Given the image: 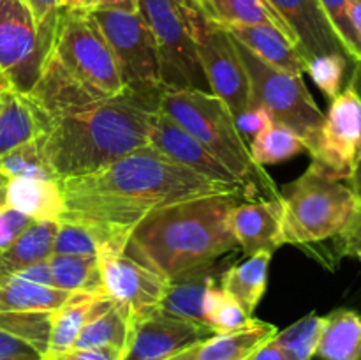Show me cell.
<instances>
[{
	"mask_svg": "<svg viewBox=\"0 0 361 360\" xmlns=\"http://www.w3.org/2000/svg\"><path fill=\"white\" fill-rule=\"evenodd\" d=\"M66 210L60 219L85 224L102 253H122L134 226L157 208L212 194H242L235 184L207 179L148 147L94 173L59 180Z\"/></svg>",
	"mask_w": 361,
	"mask_h": 360,
	"instance_id": "cell-1",
	"label": "cell"
},
{
	"mask_svg": "<svg viewBox=\"0 0 361 360\" xmlns=\"http://www.w3.org/2000/svg\"><path fill=\"white\" fill-rule=\"evenodd\" d=\"M161 94H120L53 116L37 136L59 180L88 175L148 147Z\"/></svg>",
	"mask_w": 361,
	"mask_h": 360,
	"instance_id": "cell-2",
	"label": "cell"
},
{
	"mask_svg": "<svg viewBox=\"0 0 361 360\" xmlns=\"http://www.w3.org/2000/svg\"><path fill=\"white\" fill-rule=\"evenodd\" d=\"M242 200V194H212L157 208L134 226L126 253L166 279L215 263L238 246L231 212Z\"/></svg>",
	"mask_w": 361,
	"mask_h": 360,
	"instance_id": "cell-3",
	"label": "cell"
},
{
	"mask_svg": "<svg viewBox=\"0 0 361 360\" xmlns=\"http://www.w3.org/2000/svg\"><path fill=\"white\" fill-rule=\"evenodd\" d=\"M286 244L314 247L334 242V260L353 256L361 233V203L341 180L307 169L282 187Z\"/></svg>",
	"mask_w": 361,
	"mask_h": 360,
	"instance_id": "cell-4",
	"label": "cell"
},
{
	"mask_svg": "<svg viewBox=\"0 0 361 360\" xmlns=\"http://www.w3.org/2000/svg\"><path fill=\"white\" fill-rule=\"evenodd\" d=\"M159 109L201 141L233 173L247 198H281L267 169L254 162L235 115L224 101L210 92L162 90Z\"/></svg>",
	"mask_w": 361,
	"mask_h": 360,
	"instance_id": "cell-5",
	"label": "cell"
},
{
	"mask_svg": "<svg viewBox=\"0 0 361 360\" xmlns=\"http://www.w3.org/2000/svg\"><path fill=\"white\" fill-rule=\"evenodd\" d=\"M46 62L94 101L123 90L115 55L90 11L60 9Z\"/></svg>",
	"mask_w": 361,
	"mask_h": 360,
	"instance_id": "cell-6",
	"label": "cell"
},
{
	"mask_svg": "<svg viewBox=\"0 0 361 360\" xmlns=\"http://www.w3.org/2000/svg\"><path fill=\"white\" fill-rule=\"evenodd\" d=\"M235 46L249 74L252 106H261L275 122L295 131L305 141L309 152L319 133L324 113L310 95L302 74L270 66L236 39Z\"/></svg>",
	"mask_w": 361,
	"mask_h": 360,
	"instance_id": "cell-7",
	"label": "cell"
},
{
	"mask_svg": "<svg viewBox=\"0 0 361 360\" xmlns=\"http://www.w3.org/2000/svg\"><path fill=\"white\" fill-rule=\"evenodd\" d=\"M190 7L192 0H140L141 16L157 41L164 90L210 92L197 56Z\"/></svg>",
	"mask_w": 361,
	"mask_h": 360,
	"instance_id": "cell-8",
	"label": "cell"
},
{
	"mask_svg": "<svg viewBox=\"0 0 361 360\" xmlns=\"http://www.w3.org/2000/svg\"><path fill=\"white\" fill-rule=\"evenodd\" d=\"M90 13L115 55L123 88L137 94H162L157 41L140 11L94 9Z\"/></svg>",
	"mask_w": 361,
	"mask_h": 360,
	"instance_id": "cell-9",
	"label": "cell"
},
{
	"mask_svg": "<svg viewBox=\"0 0 361 360\" xmlns=\"http://www.w3.org/2000/svg\"><path fill=\"white\" fill-rule=\"evenodd\" d=\"M190 20L197 56L210 92L224 101L235 119H238L252 108V97L249 74L236 49L235 39L222 25L197 9L194 2Z\"/></svg>",
	"mask_w": 361,
	"mask_h": 360,
	"instance_id": "cell-10",
	"label": "cell"
},
{
	"mask_svg": "<svg viewBox=\"0 0 361 360\" xmlns=\"http://www.w3.org/2000/svg\"><path fill=\"white\" fill-rule=\"evenodd\" d=\"M51 42L53 35L39 30L23 0H0V73L11 90L30 94Z\"/></svg>",
	"mask_w": 361,
	"mask_h": 360,
	"instance_id": "cell-11",
	"label": "cell"
},
{
	"mask_svg": "<svg viewBox=\"0 0 361 360\" xmlns=\"http://www.w3.org/2000/svg\"><path fill=\"white\" fill-rule=\"evenodd\" d=\"M309 154V168L319 175L353 179L361 157V97L351 83L331 101Z\"/></svg>",
	"mask_w": 361,
	"mask_h": 360,
	"instance_id": "cell-12",
	"label": "cell"
},
{
	"mask_svg": "<svg viewBox=\"0 0 361 360\" xmlns=\"http://www.w3.org/2000/svg\"><path fill=\"white\" fill-rule=\"evenodd\" d=\"M102 295L126 311L130 323L143 320L161 307L168 279L134 260L126 251L99 254Z\"/></svg>",
	"mask_w": 361,
	"mask_h": 360,
	"instance_id": "cell-13",
	"label": "cell"
},
{
	"mask_svg": "<svg viewBox=\"0 0 361 360\" xmlns=\"http://www.w3.org/2000/svg\"><path fill=\"white\" fill-rule=\"evenodd\" d=\"M212 335L214 332L204 325L171 316L159 309L133 325L122 360H168Z\"/></svg>",
	"mask_w": 361,
	"mask_h": 360,
	"instance_id": "cell-14",
	"label": "cell"
},
{
	"mask_svg": "<svg viewBox=\"0 0 361 360\" xmlns=\"http://www.w3.org/2000/svg\"><path fill=\"white\" fill-rule=\"evenodd\" d=\"M286 21L305 62L321 55L341 53L349 59L337 32L317 0H267ZM351 60V59H349Z\"/></svg>",
	"mask_w": 361,
	"mask_h": 360,
	"instance_id": "cell-15",
	"label": "cell"
},
{
	"mask_svg": "<svg viewBox=\"0 0 361 360\" xmlns=\"http://www.w3.org/2000/svg\"><path fill=\"white\" fill-rule=\"evenodd\" d=\"M231 229L245 256L286 246L284 205L275 200L240 201L231 212Z\"/></svg>",
	"mask_w": 361,
	"mask_h": 360,
	"instance_id": "cell-16",
	"label": "cell"
},
{
	"mask_svg": "<svg viewBox=\"0 0 361 360\" xmlns=\"http://www.w3.org/2000/svg\"><path fill=\"white\" fill-rule=\"evenodd\" d=\"M150 145L161 150L162 154L175 159L185 168L192 169V172L200 173L207 179L240 186L233 173L221 161H217V157L212 155L210 150L201 141H197L192 134L187 133L183 127H180L175 120L169 119L161 109L155 116Z\"/></svg>",
	"mask_w": 361,
	"mask_h": 360,
	"instance_id": "cell-17",
	"label": "cell"
},
{
	"mask_svg": "<svg viewBox=\"0 0 361 360\" xmlns=\"http://www.w3.org/2000/svg\"><path fill=\"white\" fill-rule=\"evenodd\" d=\"M221 275L222 272L217 270L215 263H210L168 279L164 299L159 309L171 316L204 325L208 295L212 289L221 286L217 284L221 282Z\"/></svg>",
	"mask_w": 361,
	"mask_h": 360,
	"instance_id": "cell-18",
	"label": "cell"
},
{
	"mask_svg": "<svg viewBox=\"0 0 361 360\" xmlns=\"http://www.w3.org/2000/svg\"><path fill=\"white\" fill-rule=\"evenodd\" d=\"M221 25V23H219ZM233 37L270 66L288 73L303 74L307 62L295 42L268 25H222Z\"/></svg>",
	"mask_w": 361,
	"mask_h": 360,
	"instance_id": "cell-19",
	"label": "cell"
},
{
	"mask_svg": "<svg viewBox=\"0 0 361 360\" xmlns=\"http://www.w3.org/2000/svg\"><path fill=\"white\" fill-rule=\"evenodd\" d=\"M130 323L126 311L120 309L108 296H95L90 316L83 330L78 335L73 349L87 348H115L126 349L130 337Z\"/></svg>",
	"mask_w": 361,
	"mask_h": 360,
	"instance_id": "cell-20",
	"label": "cell"
},
{
	"mask_svg": "<svg viewBox=\"0 0 361 360\" xmlns=\"http://www.w3.org/2000/svg\"><path fill=\"white\" fill-rule=\"evenodd\" d=\"M7 207L32 221H60L66 210L59 180L16 179L6 186Z\"/></svg>",
	"mask_w": 361,
	"mask_h": 360,
	"instance_id": "cell-21",
	"label": "cell"
},
{
	"mask_svg": "<svg viewBox=\"0 0 361 360\" xmlns=\"http://www.w3.org/2000/svg\"><path fill=\"white\" fill-rule=\"evenodd\" d=\"M277 327L261 320H252L238 330L214 334L200 342L192 360H247L254 352L277 335Z\"/></svg>",
	"mask_w": 361,
	"mask_h": 360,
	"instance_id": "cell-22",
	"label": "cell"
},
{
	"mask_svg": "<svg viewBox=\"0 0 361 360\" xmlns=\"http://www.w3.org/2000/svg\"><path fill=\"white\" fill-rule=\"evenodd\" d=\"M59 221H32L28 228L0 253V284L32 263L46 260L53 253Z\"/></svg>",
	"mask_w": 361,
	"mask_h": 360,
	"instance_id": "cell-23",
	"label": "cell"
},
{
	"mask_svg": "<svg viewBox=\"0 0 361 360\" xmlns=\"http://www.w3.org/2000/svg\"><path fill=\"white\" fill-rule=\"evenodd\" d=\"M274 253H261L247 256V260L233 265L221 275V288L233 296L252 316L259 306L268 284V270Z\"/></svg>",
	"mask_w": 361,
	"mask_h": 360,
	"instance_id": "cell-24",
	"label": "cell"
},
{
	"mask_svg": "<svg viewBox=\"0 0 361 360\" xmlns=\"http://www.w3.org/2000/svg\"><path fill=\"white\" fill-rule=\"evenodd\" d=\"M316 356L321 360H361V314L335 309L323 316Z\"/></svg>",
	"mask_w": 361,
	"mask_h": 360,
	"instance_id": "cell-25",
	"label": "cell"
},
{
	"mask_svg": "<svg viewBox=\"0 0 361 360\" xmlns=\"http://www.w3.org/2000/svg\"><path fill=\"white\" fill-rule=\"evenodd\" d=\"M74 295L13 275L0 284V313H55Z\"/></svg>",
	"mask_w": 361,
	"mask_h": 360,
	"instance_id": "cell-26",
	"label": "cell"
},
{
	"mask_svg": "<svg viewBox=\"0 0 361 360\" xmlns=\"http://www.w3.org/2000/svg\"><path fill=\"white\" fill-rule=\"evenodd\" d=\"M42 122L30 99L20 92H4L0 106V155L35 140Z\"/></svg>",
	"mask_w": 361,
	"mask_h": 360,
	"instance_id": "cell-27",
	"label": "cell"
},
{
	"mask_svg": "<svg viewBox=\"0 0 361 360\" xmlns=\"http://www.w3.org/2000/svg\"><path fill=\"white\" fill-rule=\"evenodd\" d=\"M53 275V286L69 293L102 295V272L99 256H73L55 254L48 256Z\"/></svg>",
	"mask_w": 361,
	"mask_h": 360,
	"instance_id": "cell-28",
	"label": "cell"
},
{
	"mask_svg": "<svg viewBox=\"0 0 361 360\" xmlns=\"http://www.w3.org/2000/svg\"><path fill=\"white\" fill-rule=\"evenodd\" d=\"M207 16L221 25H268L295 42L291 30L267 0H207ZM296 46V42H295Z\"/></svg>",
	"mask_w": 361,
	"mask_h": 360,
	"instance_id": "cell-29",
	"label": "cell"
},
{
	"mask_svg": "<svg viewBox=\"0 0 361 360\" xmlns=\"http://www.w3.org/2000/svg\"><path fill=\"white\" fill-rule=\"evenodd\" d=\"M95 296L99 295L76 293L69 302L63 304L59 311L51 314V334H49V346L46 355H55V353L73 349L78 335L83 330L85 323L90 316Z\"/></svg>",
	"mask_w": 361,
	"mask_h": 360,
	"instance_id": "cell-30",
	"label": "cell"
},
{
	"mask_svg": "<svg viewBox=\"0 0 361 360\" xmlns=\"http://www.w3.org/2000/svg\"><path fill=\"white\" fill-rule=\"evenodd\" d=\"M249 148L254 162L263 168L268 164L288 161L307 150L305 141L295 131L275 120L268 122L263 129L254 134L252 145Z\"/></svg>",
	"mask_w": 361,
	"mask_h": 360,
	"instance_id": "cell-31",
	"label": "cell"
},
{
	"mask_svg": "<svg viewBox=\"0 0 361 360\" xmlns=\"http://www.w3.org/2000/svg\"><path fill=\"white\" fill-rule=\"evenodd\" d=\"M16 179L59 180L42 154L37 138L0 155V186L6 187Z\"/></svg>",
	"mask_w": 361,
	"mask_h": 360,
	"instance_id": "cell-32",
	"label": "cell"
},
{
	"mask_svg": "<svg viewBox=\"0 0 361 360\" xmlns=\"http://www.w3.org/2000/svg\"><path fill=\"white\" fill-rule=\"evenodd\" d=\"M53 313H0V330L27 342L41 356L48 353Z\"/></svg>",
	"mask_w": 361,
	"mask_h": 360,
	"instance_id": "cell-33",
	"label": "cell"
},
{
	"mask_svg": "<svg viewBox=\"0 0 361 360\" xmlns=\"http://www.w3.org/2000/svg\"><path fill=\"white\" fill-rule=\"evenodd\" d=\"M321 328L323 316L310 313L286 330L277 332L274 339L288 360H312L316 356Z\"/></svg>",
	"mask_w": 361,
	"mask_h": 360,
	"instance_id": "cell-34",
	"label": "cell"
},
{
	"mask_svg": "<svg viewBox=\"0 0 361 360\" xmlns=\"http://www.w3.org/2000/svg\"><path fill=\"white\" fill-rule=\"evenodd\" d=\"M252 320L254 318L240 306V302H236L221 286L212 289L204 307V325L214 334L238 330L247 327Z\"/></svg>",
	"mask_w": 361,
	"mask_h": 360,
	"instance_id": "cell-35",
	"label": "cell"
},
{
	"mask_svg": "<svg viewBox=\"0 0 361 360\" xmlns=\"http://www.w3.org/2000/svg\"><path fill=\"white\" fill-rule=\"evenodd\" d=\"M53 253L73 254V256H99L101 244L85 224L60 219L55 240H53Z\"/></svg>",
	"mask_w": 361,
	"mask_h": 360,
	"instance_id": "cell-36",
	"label": "cell"
},
{
	"mask_svg": "<svg viewBox=\"0 0 361 360\" xmlns=\"http://www.w3.org/2000/svg\"><path fill=\"white\" fill-rule=\"evenodd\" d=\"M348 56L341 55V53H330V55L316 56L307 62L305 71L330 101H334L342 92V81H344L345 69H348Z\"/></svg>",
	"mask_w": 361,
	"mask_h": 360,
	"instance_id": "cell-37",
	"label": "cell"
},
{
	"mask_svg": "<svg viewBox=\"0 0 361 360\" xmlns=\"http://www.w3.org/2000/svg\"><path fill=\"white\" fill-rule=\"evenodd\" d=\"M323 7L324 14L330 20L331 27L337 32L338 39L344 44L349 59L353 62L361 60V37L358 30L355 28L351 18V9H349V0H317Z\"/></svg>",
	"mask_w": 361,
	"mask_h": 360,
	"instance_id": "cell-38",
	"label": "cell"
},
{
	"mask_svg": "<svg viewBox=\"0 0 361 360\" xmlns=\"http://www.w3.org/2000/svg\"><path fill=\"white\" fill-rule=\"evenodd\" d=\"M32 222L30 217L14 208H4L0 212V253L6 251Z\"/></svg>",
	"mask_w": 361,
	"mask_h": 360,
	"instance_id": "cell-39",
	"label": "cell"
},
{
	"mask_svg": "<svg viewBox=\"0 0 361 360\" xmlns=\"http://www.w3.org/2000/svg\"><path fill=\"white\" fill-rule=\"evenodd\" d=\"M23 2L27 4L28 9L34 14L39 30L53 35L60 9H62L60 7V0H23Z\"/></svg>",
	"mask_w": 361,
	"mask_h": 360,
	"instance_id": "cell-40",
	"label": "cell"
},
{
	"mask_svg": "<svg viewBox=\"0 0 361 360\" xmlns=\"http://www.w3.org/2000/svg\"><path fill=\"white\" fill-rule=\"evenodd\" d=\"M123 352L115 348H87L67 349V352L46 355L42 360H122Z\"/></svg>",
	"mask_w": 361,
	"mask_h": 360,
	"instance_id": "cell-41",
	"label": "cell"
},
{
	"mask_svg": "<svg viewBox=\"0 0 361 360\" xmlns=\"http://www.w3.org/2000/svg\"><path fill=\"white\" fill-rule=\"evenodd\" d=\"M271 116L267 109H263L261 106H252L249 112L243 113L242 116L236 119V126H238L240 133L242 134H256L257 131L263 129L268 122H271Z\"/></svg>",
	"mask_w": 361,
	"mask_h": 360,
	"instance_id": "cell-42",
	"label": "cell"
},
{
	"mask_svg": "<svg viewBox=\"0 0 361 360\" xmlns=\"http://www.w3.org/2000/svg\"><path fill=\"white\" fill-rule=\"evenodd\" d=\"M16 275L21 279H27V281L37 282V284L53 286V275H51V268H49V263H48V258H46V260L37 261V263H32L30 267L18 272ZM53 288H55V286H53Z\"/></svg>",
	"mask_w": 361,
	"mask_h": 360,
	"instance_id": "cell-43",
	"label": "cell"
},
{
	"mask_svg": "<svg viewBox=\"0 0 361 360\" xmlns=\"http://www.w3.org/2000/svg\"><path fill=\"white\" fill-rule=\"evenodd\" d=\"M0 355H39V353L27 342L0 330Z\"/></svg>",
	"mask_w": 361,
	"mask_h": 360,
	"instance_id": "cell-44",
	"label": "cell"
},
{
	"mask_svg": "<svg viewBox=\"0 0 361 360\" xmlns=\"http://www.w3.org/2000/svg\"><path fill=\"white\" fill-rule=\"evenodd\" d=\"M349 83L356 88V92H358L360 97H361V60L360 62H355V69H353ZM349 187H351L353 193L356 194V198H358L360 203H361V157H360L358 168H356L355 175H353V179L349 180Z\"/></svg>",
	"mask_w": 361,
	"mask_h": 360,
	"instance_id": "cell-45",
	"label": "cell"
},
{
	"mask_svg": "<svg viewBox=\"0 0 361 360\" xmlns=\"http://www.w3.org/2000/svg\"><path fill=\"white\" fill-rule=\"evenodd\" d=\"M94 9L137 13L140 11V0H94Z\"/></svg>",
	"mask_w": 361,
	"mask_h": 360,
	"instance_id": "cell-46",
	"label": "cell"
},
{
	"mask_svg": "<svg viewBox=\"0 0 361 360\" xmlns=\"http://www.w3.org/2000/svg\"><path fill=\"white\" fill-rule=\"evenodd\" d=\"M247 360H288V359H286L281 346L275 342V339H271V341H268L267 344L261 346L257 352H254Z\"/></svg>",
	"mask_w": 361,
	"mask_h": 360,
	"instance_id": "cell-47",
	"label": "cell"
},
{
	"mask_svg": "<svg viewBox=\"0 0 361 360\" xmlns=\"http://www.w3.org/2000/svg\"><path fill=\"white\" fill-rule=\"evenodd\" d=\"M60 7L74 11H94V0H60Z\"/></svg>",
	"mask_w": 361,
	"mask_h": 360,
	"instance_id": "cell-48",
	"label": "cell"
},
{
	"mask_svg": "<svg viewBox=\"0 0 361 360\" xmlns=\"http://www.w3.org/2000/svg\"><path fill=\"white\" fill-rule=\"evenodd\" d=\"M349 9H351L353 23L361 37V0H349Z\"/></svg>",
	"mask_w": 361,
	"mask_h": 360,
	"instance_id": "cell-49",
	"label": "cell"
},
{
	"mask_svg": "<svg viewBox=\"0 0 361 360\" xmlns=\"http://www.w3.org/2000/svg\"><path fill=\"white\" fill-rule=\"evenodd\" d=\"M196 348H197V344L196 346H190V348L183 349L182 353H178V355L171 356V359H168V360H192L194 359V353H196Z\"/></svg>",
	"mask_w": 361,
	"mask_h": 360,
	"instance_id": "cell-50",
	"label": "cell"
},
{
	"mask_svg": "<svg viewBox=\"0 0 361 360\" xmlns=\"http://www.w3.org/2000/svg\"><path fill=\"white\" fill-rule=\"evenodd\" d=\"M0 360H42L39 355H0Z\"/></svg>",
	"mask_w": 361,
	"mask_h": 360,
	"instance_id": "cell-51",
	"label": "cell"
},
{
	"mask_svg": "<svg viewBox=\"0 0 361 360\" xmlns=\"http://www.w3.org/2000/svg\"><path fill=\"white\" fill-rule=\"evenodd\" d=\"M7 90H11V85H9V81L6 80V76L0 73V94H4V92H7Z\"/></svg>",
	"mask_w": 361,
	"mask_h": 360,
	"instance_id": "cell-52",
	"label": "cell"
},
{
	"mask_svg": "<svg viewBox=\"0 0 361 360\" xmlns=\"http://www.w3.org/2000/svg\"><path fill=\"white\" fill-rule=\"evenodd\" d=\"M7 208V201H6V187L0 186V212Z\"/></svg>",
	"mask_w": 361,
	"mask_h": 360,
	"instance_id": "cell-53",
	"label": "cell"
},
{
	"mask_svg": "<svg viewBox=\"0 0 361 360\" xmlns=\"http://www.w3.org/2000/svg\"><path fill=\"white\" fill-rule=\"evenodd\" d=\"M192 2H194V4H196V6H197V9H200V11H203V13H204V14H207V13H208V6H207V0H192Z\"/></svg>",
	"mask_w": 361,
	"mask_h": 360,
	"instance_id": "cell-54",
	"label": "cell"
},
{
	"mask_svg": "<svg viewBox=\"0 0 361 360\" xmlns=\"http://www.w3.org/2000/svg\"><path fill=\"white\" fill-rule=\"evenodd\" d=\"M355 256L358 258V260L361 261V239H360V244H358V247H356V253H355Z\"/></svg>",
	"mask_w": 361,
	"mask_h": 360,
	"instance_id": "cell-55",
	"label": "cell"
},
{
	"mask_svg": "<svg viewBox=\"0 0 361 360\" xmlns=\"http://www.w3.org/2000/svg\"><path fill=\"white\" fill-rule=\"evenodd\" d=\"M2 97H4V94H0V106H2Z\"/></svg>",
	"mask_w": 361,
	"mask_h": 360,
	"instance_id": "cell-56",
	"label": "cell"
}]
</instances>
